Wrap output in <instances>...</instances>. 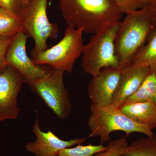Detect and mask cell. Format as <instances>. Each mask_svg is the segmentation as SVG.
<instances>
[{"label":"cell","instance_id":"7c38bea8","mask_svg":"<svg viewBox=\"0 0 156 156\" xmlns=\"http://www.w3.org/2000/svg\"><path fill=\"white\" fill-rule=\"evenodd\" d=\"M149 74L148 67L127 66L122 69L121 78L112 104L119 108L141 87Z\"/></svg>","mask_w":156,"mask_h":156},{"label":"cell","instance_id":"e0dca14e","mask_svg":"<svg viewBox=\"0 0 156 156\" xmlns=\"http://www.w3.org/2000/svg\"><path fill=\"white\" fill-rule=\"evenodd\" d=\"M122 156H156V135L134 140Z\"/></svg>","mask_w":156,"mask_h":156},{"label":"cell","instance_id":"52a82bcc","mask_svg":"<svg viewBox=\"0 0 156 156\" xmlns=\"http://www.w3.org/2000/svg\"><path fill=\"white\" fill-rule=\"evenodd\" d=\"M64 72L52 69L48 75L28 84L58 119H66L72 105L64 84Z\"/></svg>","mask_w":156,"mask_h":156},{"label":"cell","instance_id":"cb8c5ba5","mask_svg":"<svg viewBox=\"0 0 156 156\" xmlns=\"http://www.w3.org/2000/svg\"><path fill=\"white\" fill-rule=\"evenodd\" d=\"M143 8L145 5H148L153 0H135Z\"/></svg>","mask_w":156,"mask_h":156},{"label":"cell","instance_id":"30bf717a","mask_svg":"<svg viewBox=\"0 0 156 156\" xmlns=\"http://www.w3.org/2000/svg\"><path fill=\"white\" fill-rule=\"evenodd\" d=\"M121 73V69L108 67L102 69L98 74L93 76L87 88L92 105L104 107L112 104Z\"/></svg>","mask_w":156,"mask_h":156},{"label":"cell","instance_id":"9a60e30c","mask_svg":"<svg viewBox=\"0 0 156 156\" xmlns=\"http://www.w3.org/2000/svg\"><path fill=\"white\" fill-rule=\"evenodd\" d=\"M22 17L0 8V35L12 38L22 30Z\"/></svg>","mask_w":156,"mask_h":156},{"label":"cell","instance_id":"d6986e66","mask_svg":"<svg viewBox=\"0 0 156 156\" xmlns=\"http://www.w3.org/2000/svg\"><path fill=\"white\" fill-rule=\"evenodd\" d=\"M128 145L126 137L110 140L105 150L92 156H122L128 151Z\"/></svg>","mask_w":156,"mask_h":156},{"label":"cell","instance_id":"2e32d148","mask_svg":"<svg viewBox=\"0 0 156 156\" xmlns=\"http://www.w3.org/2000/svg\"><path fill=\"white\" fill-rule=\"evenodd\" d=\"M143 101H150L156 104L155 73L149 74L138 90L128 98L122 105Z\"/></svg>","mask_w":156,"mask_h":156},{"label":"cell","instance_id":"4fadbf2b","mask_svg":"<svg viewBox=\"0 0 156 156\" xmlns=\"http://www.w3.org/2000/svg\"><path fill=\"white\" fill-rule=\"evenodd\" d=\"M126 116L151 130L156 128V104L150 101L125 104L119 108Z\"/></svg>","mask_w":156,"mask_h":156},{"label":"cell","instance_id":"44dd1931","mask_svg":"<svg viewBox=\"0 0 156 156\" xmlns=\"http://www.w3.org/2000/svg\"><path fill=\"white\" fill-rule=\"evenodd\" d=\"M11 38L0 35V73L8 67L6 55Z\"/></svg>","mask_w":156,"mask_h":156},{"label":"cell","instance_id":"277c9868","mask_svg":"<svg viewBox=\"0 0 156 156\" xmlns=\"http://www.w3.org/2000/svg\"><path fill=\"white\" fill-rule=\"evenodd\" d=\"M119 24L107 26L93 34L89 43L84 45L82 66L87 73L94 76L104 68H120L115 48Z\"/></svg>","mask_w":156,"mask_h":156},{"label":"cell","instance_id":"6da1fadb","mask_svg":"<svg viewBox=\"0 0 156 156\" xmlns=\"http://www.w3.org/2000/svg\"><path fill=\"white\" fill-rule=\"evenodd\" d=\"M58 6L68 26L92 34L119 23L124 14L114 0H59Z\"/></svg>","mask_w":156,"mask_h":156},{"label":"cell","instance_id":"9c48e42d","mask_svg":"<svg viewBox=\"0 0 156 156\" xmlns=\"http://www.w3.org/2000/svg\"><path fill=\"white\" fill-rule=\"evenodd\" d=\"M23 83L22 76L11 66L0 73V122L18 118L17 98Z\"/></svg>","mask_w":156,"mask_h":156},{"label":"cell","instance_id":"603a6c76","mask_svg":"<svg viewBox=\"0 0 156 156\" xmlns=\"http://www.w3.org/2000/svg\"><path fill=\"white\" fill-rule=\"evenodd\" d=\"M147 5L156 23V0H153L151 2Z\"/></svg>","mask_w":156,"mask_h":156},{"label":"cell","instance_id":"d4e9b609","mask_svg":"<svg viewBox=\"0 0 156 156\" xmlns=\"http://www.w3.org/2000/svg\"><path fill=\"white\" fill-rule=\"evenodd\" d=\"M30 0H20L23 8L25 9L29 4Z\"/></svg>","mask_w":156,"mask_h":156},{"label":"cell","instance_id":"ffe728a7","mask_svg":"<svg viewBox=\"0 0 156 156\" xmlns=\"http://www.w3.org/2000/svg\"><path fill=\"white\" fill-rule=\"evenodd\" d=\"M0 8L22 17L24 9L20 0H0Z\"/></svg>","mask_w":156,"mask_h":156},{"label":"cell","instance_id":"7a4b0ae2","mask_svg":"<svg viewBox=\"0 0 156 156\" xmlns=\"http://www.w3.org/2000/svg\"><path fill=\"white\" fill-rule=\"evenodd\" d=\"M156 24L147 5L126 14L119 24L115 48L121 69L130 65Z\"/></svg>","mask_w":156,"mask_h":156},{"label":"cell","instance_id":"ba28073f","mask_svg":"<svg viewBox=\"0 0 156 156\" xmlns=\"http://www.w3.org/2000/svg\"><path fill=\"white\" fill-rule=\"evenodd\" d=\"M28 38L22 30L13 37L7 50L6 58L8 66L16 69L25 83L29 84L47 76L50 70L36 64L29 57L26 51Z\"/></svg>","mask_w":156,"mask_h":156},{"label":"cell","instance_id":"3957f363","mask_svg":"<svg viewBox=\"0 0 156 156\" xmlns=\"http://www.w3.org/2000/svg\"><path fill=\"white\" fill-rule=\"evenodd\" d=\"M90 110L91 115L88 120L89 136L99 137L102 144L109 142L110 135L115 131H123L126 136L134 132L142 133L147 136L155 135L152 130L132 121L119 108L112 105L100 107L92 104Z\"/></svg>","mask_w":156,"mask_h":156},{"label":"cell","instance_id":"8fae6325","mask_svg":"<svg viewBox=\"0 0 156 156\" xmlns=\"http://www.w3.org/2000/svg\"><path fill=\"white\" fill-rule=\"evenodd\" d=\"M33 132L36 136L33 142L26 145L27 151L34 156H53L66 148L71 147L82 144L87 140V137L64 140H62L50 130L47 132L41 130L38 118H37L33 127Z\"/></svg>","mask_w":156,"mask_h":156},{"label":"cell","instance_id":"5b68a950","mask_svg":"<svg viewBox=\"0 0 156 156\" xmlns=\"http://www.w3.org/2000/svg\"><path fill=\"white\" fill-rule=\"evenodd\" d=\"M83 32L81 29L68 27L58 44L37 55L33 61L38 65H47L53 69L71 73L76 60L83 54Z\"/></svg>","mask_w":156,"mask_h":156},{"label":"cell","instance_id":"ac0fdd59","mask_svg":"<svg viewBox=\"0 0 156 156\" xmlns=\"http://www.w3.org/2000/svg\"><path fill=\"white\" fill-rule=\"evenodd\" d=\"M107 146L102 144L94 145L79 144L71 147L66 148L53 156H92L95 154L105 150Z\"/></svg>","mask_w":156,"mask_h":156},{"label":"cell","instance_id":"5bb4252c","mask_svg":"<svg viewBox=\"0 0 156 156\" xmlns=\"http://www.w3.org/2000/svg\"><path fill=\"white\" fill-rule=\"evenodd\" d=\"M146 43L129 66L133 67H148L149 73L156 74V24Z\"/></svg>","mask_w":156,"mask_h":156},{"label":"cell","instance_id":"8992f818","mask_svg":"<svg viewBox=\"0 0 156 156\" xmlns=\"http://www.w3.org/2000/svg\"><path fill=\"white\" fill-rule=\"evenodd\" d=\"M48 0H30L22 16V30L34 42L32 50L33 58L48 49V39H56L59 28L51 23L47 15Z\"/></svg>","mask_w":156,"mask_h":156},{"label":"cell","instance_id":"7402d4cb","mask_svg":"<svg viewBox=\"0 0 156 156\" xmlns=\"http://www.w3.org/2000/svg\"><path fill=\"white\" fill-rule=\"evenodd\" d=\"M124 14L131 12L141 9V7L135 0H114Z\"/></svg>","mask_w":156,"mask_h":156}]
</instances>
